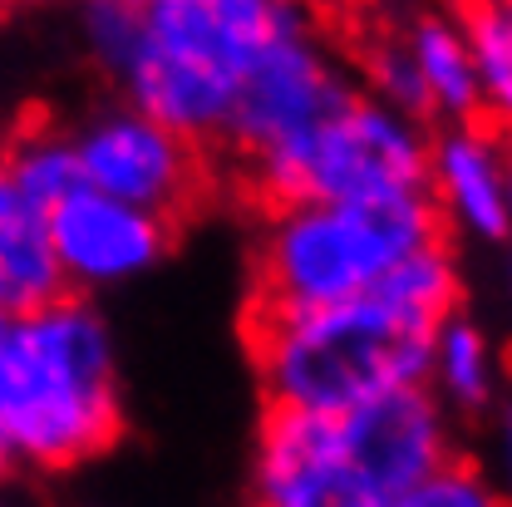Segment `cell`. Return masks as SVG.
I'll return each mask as SVG.
<instances>
[{"label": "cell", "instance_id": "cell-5", "mask_svg": "<svg viewBox=\"0 0 512 507\" xmlns=\"http://www.w3.org/2000/svg\"><path fill=\"white\" fill-rule=\"evenodd\" d=\"M429 138L419 119L360 89L316 133L242 168L266 212L296 202H394L429 192Z\"/></svg>", "mask_w": 512, "mask_h": 507}, {"label": "cell", "instance_id": "cell-18", "mask_svg": "<svg viewBox=\"0 0 512 507\" xmlns=\"http://www.w3.org/2000/svg\"><path fill=\"white\" fill-rule=\"evenodd\" d=\"M360 74H365V94L380 99L389 109L409 114V119H429V99H424V84H419V69H414V55L404 45V30H380L365 40L360 50Z\"/></svg>", "mask_w": 512, "mask_h": 507}, {"label": "cell", "instance_id": "cell-21", "mask_svg": "<svg viewBox=\"0 0 512 507\" xmlns=\"http://www.w3.org/2000/svg\"><path fill=\"white\" fill-rule=\"evenodd\" d=\"M503 153H508V217H512V143H503Z\"/></svg>", "mask_w": 512, "mask_h": 507}, {"label": "cell", "instance_id": "cell-8", "mask_svg": "<svg viewBox=\"0 0 512 507\" xmlns=\"http://www.w3.org/2000/svg\"><path fill=\"white\" fill-rule=\"evenodd\" d=\"M335 434H340L345 463L355 468V478L380 507L404 498L419 483H429L458 458L448 409L429 389L380 394L365 409L335 419Z\"/></svg>", "mask_w": 512, "mask_h": 507}, {"label": "cell", "instance_id": "cell-7", "mask_svg": "<svg viewBox=\"0 0 512 507\" xmlns=\"http://www.w3.org/2000/svg\"><path fill=\"white\" fill-rule=\"evenodd\" d=\"M79 158V183L114 202H128L168 227L183 222L207 197V158L163 124L128 104H109L69 133Z\"/></svg>", "mask_w": 512, "mask_h": 507}, {"label": "cell", "instance_id": "cell-14", "mask_svg": "<svg viewBox=\"0 0 512 507\" xmlns=\"http://www.w3.org/2000/svg\"><path fill=\"white\" fill-rule=\"evenodd\" d=\"M429 394L458 409V414H483L498 394V355L483 325L468 316H453L434 335V360H429Z\"/></svg>", "mask_w": 512, "mask_h": 507}, {"label": "cell", "instance_id": "cell-13", "mask_svg": "<svg viewBox=\"0 0 512 507\" xmlns=\"http://www.w3.org/2000/svg\"><path fill=\"white\" fill-rule=\"evenodd\" d=\"M404 30V45L414 55L424 99H429V119H444V128L478 124L483 99H478V69H473V50L468 35L458 25V10H429L414 15Z\"/></svg>", "mask_w": 512, "mask_h": 507}, {"label": "cell", "instance_id": "cell-12", "mask_svg": "<svg viewBox=\"0 0 512 507\" xmlns=\"http://www.w3.org/2000/svg\"><path fill=\"white\" fill-rule=\"evenodd\" d=\"M64 296L69 291L50 242V212L0 173V320L35 316Z\"/></svg>", "mask_w": 512, "mask_h": 507}, {"label": "cell", "instance_id": "cell-1", "mask_svg": "<svg viewBox=\"0 0 512 507\" xmlns=\"http://www.w3.org/2000/svg\"><path fill=\"white\" fill-rule=\"evenodd\" d=\"M296 15L286 0H94L79 5V40L128 109L212 148L247 64Z\"/></svg>", "mask_w": 512, "mask_h": 507}, {"label": "cell", "instance_id": "cell-24", "mask_svg": "<svg viewBox=\"0 0 512 507\" xmlns=\"http://www.w3.org/2000/svg\"><path fill=\"white\" fill-rule=\"evenodd\" d=\"M0 325H5V320H0Z\"/></svg>", "mask_w": 512, "mask_h": 507}, {"label": "cell", "instance_id": "cell-11", "mask_svg": "<svg viewBox=\"0 0 512 507\" xmlns=\"http://www.w3.org/2000/svg\"><path fill=\"white\" fill-rule=\"evenodd\" d=\"M429 202L444 227H458L483 247L512 242L503 143L478 124L439 128L429 138Z\"/></svg>", "mask_w": 512, "mask_h": 507}, {"label": "cell", "instance_id": "cell-4", "mask_svg": "<svg viewBox=\"0 0 512 507\" xmlns=\"http://www.w3.org/2000/svg\"><path fill=\"white\" fill-rule=\"evenodd\" d=\"M429 242H444V222L429 192L394 202L276 207L256 237L247 311H320L360 301Z\"/></svg>", "mask_w": 512, "mask_h": 507}, {"label": "cell", "instance_id": "cell-15", "mask_svg": "<svg viewBox=\"0 0 512 507\" xmlns=\"http://www.w3.org/2000/svg\"><path fill=\"white\" fill-rule=\"evenodd\" d=\"M375 291L389 296L399 311H409L429 330H439L444 320H453L458 316V301H463V276H458V261L448 252V237L419 247L414 256H404Z\"/></svg>", "mask_w": 512, "mask_h": 507}, {"label": "cell", "instance_id": "cell-16", "mask_svg": "<svg viewBox=\"0 0 512 507\" xmlns=\"http://www.w3.org/2000/svg\"><path fill=\"white\" fill-rule=\"evenodd\" d=\"M0 173L25 192L35 207H60L69 192H79V158L64 128H25L0 153Z\"/></svg>", "mask_w": 512, "mask_h": 507}, {"label": "cell", "instance_id": "cell-22", "mask_svg": "<svg viewBox=\"0 0 512 507\" xmlns=\"http://www.w3.org/2000/svg\"><path fill=\"white\" fill-rule=\"evenodd\" d=\"M5 478H10V468H5V463H0V483H5Z\"/></svg>", "mask_w": 512, "mask_h": 507}, {"label": "cell", "instance_id": "cell-6", "mask_svg": "<svg viewBox=\"0 0 512 507\" xmlns=\"http://www.w3.org/2000/svg\"><path fill=\"white\" fill-rule=\"evenodd\" d=\"M360 94L355 74L330 50L325 30L301 10L291 25H281L247 64L232 119H227V148L252 163L261 153H276L306 133H316L330 114H340Z\"/></svg>", "mask_w": 512, "mask_h": 507}, {"label": "cell", "instance_id": "cell-3", "mask_svg": "<svg viewBox=\"0 0 512 507\" xmlns=\"http://www.w3.org/2000/svg\"><path fill=\"white\" fill-rule=\"evenodd\" d=\"M434 335L380 291L320 311H247L266 409L320 419H345L394 389H429Z\"/></svg>", "mask_w": 512, "mask_h": 507}, {"label": "cell", "instance_id": "cell-23", "mask_svg": "<svg viewBox=\"0 0 512 507\" xmlns=\"http://www.w3.org/2000/svg\"><path fill=\"white\" fill-rule=\"evenodd\" d=\"M0 507H15V503H0Z\"/></svg>", "mask_w": 512, "mask_h": 507}, {"label": "cell", "instance_id": "cell-9", "mask_svg": "<svg viewBox=\"0 0 512 507\" xmlns=\"http://www.w3.org/2000/svg\"><path fill=\"white\" fill-rule=\"evenodd\" d=\"M50 242H55L64 291L89 301L94 291L148 276L173 247V227L104 192L79 188L60 207H50Z\"/></svg>", "mask_w": 512, "mask_h": 507}, {"label": "cell", "instance_id": "cell-17", "mask_svg": "<svg viewBox=\"0 0 512 507\" xmlns=\"http://www.w3.org/2000/svg\"><path fill=\"white\" fill-rule=\"evenodd\" d=\"M458 25L473 50L483 114L512 133V0L468 5V10H458Z\"/></svg>", "mask_w": 512, "mask_h": 507}, {"label": "cell", "instance_id": "cell-2", "mask_svg": "<svg viewBox=\"0 0 512 507\" xmlns=\"http://www.w3.org/2000/svg\"><path fill=\"white\" fill-rule=\"evenodd\" d=\"M124 439L114 330L94 301L64 296L0 325V463L69 473Z\"/></svg>", "mask_w": 512, "mask_h": 507}, {"label": "cell", "instance_id": "cell-20", "mask_svg": "<svg viewBox=\"0 0 512 507\" xmlns=\"http://www.w3.org/2000/svg\"><path fill=\"white\" fill-rule=\"evenodd\" d=\"M483 478H488V488L498 493V503L512 507V399L498 409V419H493V458H488Z\"/></svg>", "mask_w": 512, "mask_h": 507}, {"label": "cell", "instance_id": "cell-19", "mask_svg": "<svg viewBox=\"0 0 512 507\" xmlns=\"http://www.w3.org/2000/svg\"><path fill=\"white\" fill-rule=\"evenodd\" d=\"M384 507H503V503L488 488V478H483L478 463L453 458L444 473H434L429 483L409 488L404 498H394V503H384Z\"/></svg>", "mask_w": 512, "mask_h": 507}, {"label": "cell", "instance_id": "cell-10", "mask_svg": "<svg viewBox=\"0 0 512 507\" xmlns=\"http://www.w3.org/2000/svg\"><path fill=\"white\" fill-rule=\"evenodd\" d=\"M252 507H380L340 453L335 419L266 409L256 429Z\"/></svg>", "mask_w": 512, "mask_h": 507}]
</instances>
